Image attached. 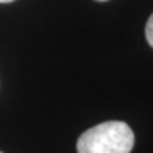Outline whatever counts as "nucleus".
<instances>
[{
    "label": "nucleus",
    "instance_id": "obj_4",
    "mask_svg": "<svg viewBox=\"0 0 153 153\" xmlns=\"http://www.w3.org/2000/svg\"><path fill=\"white\" fill-rule=\"evenodd\" d=\"M97 1H106V0H97Z\"/></svg>",
    "mask_w": 153,
    "mask_h": 153
},
{
    "label": "nucleus",
    "instance_id": "obj_1",
    "mask_svg": "<svg viewBox=\"0 0 153 153\" xmlns=\"http://www.w3.org/2000/svg\"><path fill=\"white\" fill-rule=\"evenodd\" d=\"M135 135L128 123L108 120L82 133L78 142V153H131Z\"/></svg>",
    "mask_w": 153,
    "mask_h": 153
},
{
    "label": "nucleus",
    "instance_id": "obj_5",
    "mask_svg": "<svg viewBox=\"0 0 153 153\" xmlns=\"http://www.w3.org/2000/svg\"><path fill=\"white\" fill-rule=\"evenodd\" d=\"M0 153H3V152H0Z\"/></svg>",
    "mask_w": 153,
    "mask_h": 153
},
{
    "label": "nucleus",
    "instance_id": "obj_3",
    "mask_svg": "<svg viewBox=\"0 0 153 153\" xmlns=\"http://www.w3.org/2000/svg\"><path fill=\"white\" fill-rule=\"evenodd\" d=\"M11 1H14V0H0V3H11Z\"/></svg>",
    "mask_w": 153,
    "mask_h": 153
},
{
    "label": "nucleus",
    "instance_id": "obj_2",
    "mask_svg": "<svg viewBox=\"0 0 153 153\" xmlns=\"http://www.w3.org/2000/svg\"><path fill=\"white\" fill-rule=\"evenodd\" d=\"M145 34H146V40H148L149 45L153 48V13L149 17L148 23H146V28H145Z\"/></svg>",
    "mask_w": 153,
    "mask_h": 153
}]
</instances>
